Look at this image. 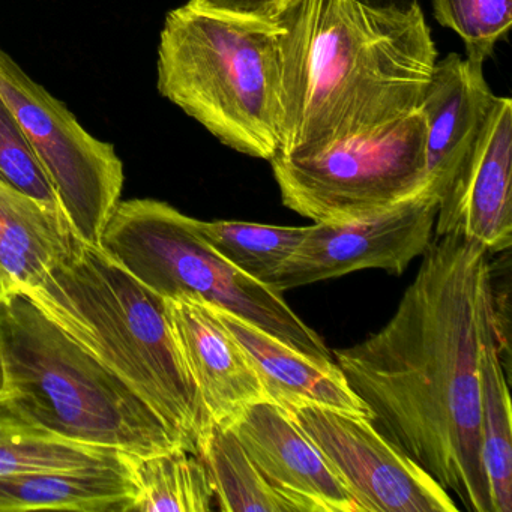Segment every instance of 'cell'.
Listing matches in <instances>:
<instances>
[{
  "instance_id": "cell-23",
  "label": "cell",
  "mask_w": 512,
  "mask_h": 512,
  "mask_svg": "<svg viewBox=\"0 0 512 512\" xmlns=\"http://www.w3.org/2000/svg\"><path fill=\"white\" fill-rule=\"evenodd\" d=\"M434 17L463 40L467 58L484 62L508 34L512 0H433Z\"/></svg>"
},
{
  "instance_id": "cell-1",
  "label": "cell",
  "mask_w": 512,
  "mask_h": 512,
  "mask_svg": "<svg viewBox=\"0 0 512 512\" xmlns=\"http://www.w3.org/2000/svg\"><path fill=\"white\" fill-rule=\"evenodd\" d=\"M488 254L460 233L433 236L388 323L332 352L374 427L469 512H493L479 433Z\"/></svg>"
},
{
  "instance_id": "cell-22",
  "label": "cell",
  "mask_w": 512,
  "mask_h": 512,
  "mask_svg": "<svg viewBox=\"0 0 512 512\" xmlns=\"http://www.w3.org/2000/svg\"><path fill=\"white\" fill-rule=\"evenodd\" d=\"M194 227L230 265L265 284L295 253L308 226L286 227L244 221H200Z\"/></svg>"
},
{
  "instance_id": "cell-12",
  "label": "cell",
  "mask_w": 512,
  "mask_h": 512,
  "mask_svg": "<svg viewBox=\"0 0 512 512\" xmlns=\"http://www.w3.org/2000/svg\"><path fill=\"white\" fill-rule=\"evenodd\" d=\"M229 428L293 512H361L319 449L277 404H253Z\"/></svg>"
},
{
  "instance_id": "cell-18",
  "label": "cell",
  "mask_w": 512,
  "mask_h": 512,
  "mask_svg": "<svg viewBox=\"0 0 512 512\" xmlns=\"http://www.w3.org/2000/svg\"><path fill=\"white\" fill-rule=\"evenodd\" d=\"M496 304H488L479 340L481 457L493 512L512 511V412L502 364Z\"/></svg>"
},
{
  "instance_id": "cell-24",
  "label": "cell",
  "mask_w": 512,
  "mask_h": 512,
  "mask_svg": "<svg viewBox=\"0 0 512 512\" xmlns=\"http://www.w3.org/2000/svg\"><path fill=\"white\" fill-rule=\"evenodd\" d=\"M0 178L52 211L62 212L55 190L28 137L0 97ZM67 220V218H65Z\"/></svg>"
},
{
  "instance_id": "cell-9",
  "label": "cell",
  "mask_w": 512,
  "mask_h": 512,
  "mask_svg": "<svg viewBox=\"0 0 512 512\" xmlns=\"http://www.w3.org/2000/svg\"><path fill=\"white\" fill-rule=\"evenodd\" d=\"M292 418L319 449L361 512H458L448 491L370 418L305 406Z\"/></svg>"
},
{
  "instance_id": "cell-10",
  "label": "cell",
  "mask_w": 512,
  "mask_h": 512,
  "mask_svg": "<svg viewBox=\"0 0 512 512\" xmlns=\"http://www.w3.org/2000/svg\"><path fill=\"white\" fill-rule=\"evenodd\" d=\"M437 209L439 200L419 196L358 220L314 223L266 286L283 293L364 269L401 275L427 251Z\"/></svg>"
},
{
  "instance_id": "cell-14",
  "label": "cell",
  "mask_w": 512,
  "mask_h": 512,
  "mask_svg": "<svg viewBox=\"0 0 512 512\" xmlns=\"http://www.w3.org/2000/svg\"><path fill=\"white\" fill-rule=\"evenodd\" d=\"M482 65L451 53L434 65L422 97L427 194L434 199H442L496 98L485 82Z\"/></svg>"
},
{
  "instance_id": "cell-27",
  "label": "cell",
  "mask_w": 512,
  "mask_h": 512,
  "mask_svg": "<svg viewBox=\"0 0 512 512\" xmlns=\"http://www.w3.org/2000/svg\"><path fill=\"white\" fill-rule=\"evenodd\" d=\"M4 386H5L4 364H2V358H0V392L4 391Z\"/></svg>"
},
{
  "instance_id": "cell-11",
  "label": "cell",
  "mask_w": 512,
  "mask_h": 512,
  "mask_svg": "<svg viewBox=\"0 0 512 512\" xmlns=\"http://www.w3.org/2000/svg\"><path fill=\"white\" fill-rule=\"evenodd\" d=\"M512 103L494 98L439 200L434 236L460 233L488 253L512 245Z\"/></svg>"
},
{
  "instance_id": "cell-19",
  "label": "cell",
  "mask_w": 512,
  "mask_h": 512,
  "mask_svg": "<svg viewBox=\"0 0 512 512\" xmlns=\"http://www.w3.org/2000/svg\"><path fill=\"white\" fill-rule=\"evenodd\" d=\"M133 458L136 499L131 512H209L214 488L199 455L178 446Z\"/></svg>"
},
{
  "instance_id": "cell-3",
  "label": "cell",
  "mask_w": 512,
  "mask_h": 512,
  "mask_svg": "<svg viewBox=\"0 0 512 512\" xmlns=\"http://www.w3.org/2000/svg\"><path fill=\"white\" fill-rule=\"evenodd\" d=\"M23 295L124 380L184 448L197 454L212 421L182 361L160 295L100 245L76 235L68 253Z\"/></svg>"
},
{
  "instance_id": "cell-20",
  "label": "cell",
  "mask_w": 512,
  "mask_h": 512,
  "mask_svg": "<svg viewBox=\"0 0 512 512\" xmlns=\"http://www.w3.org/2000/svg\"><path fill=\"white\" fill-rule=\"evenodd\" d=\"M214 497L226 512H293L271 487L229 427L211 424L197 446Z\"/></svg>"
},
{
  "instance_id": "cell-2",
  "label": "cell",
  "mask_w": 512,
  "mask_h": 512,
  "mask_svg": "<svg viewBox=\"0 0 512 512\" xmlns=\"http://www.w3.org/2000/svg\"><path fill=\"white\" fill-rule=\"evenodd\" d=\"M269 22L280 67L275 157H313L421 106L437 62L421 7L397 13L358 0H289Z\"/></svg>"
},
{
  "instance_id": "cell-13",
  "label": "cell",
  "mask_w": 512,
  "mask_h": 512,
  "mask_svg": "<svg viewBox=\"0 0 512 512\" xmlns=\"http://www.w3.org/2000/svg\"><path fill=\"white\" fill-rule=\"evenodd\" d=\"M170 329L212 424L230 427L266 400L250 359L206 302L163 298Z\"/></svg>"
},
{
  "instance_id": "cell-17",
  "label": "cell",
  "mask_w": 512,
  "mask_h": 512,
  "mask_svg": "<svg viewBox=\"0 0 512 512\" xmlns=\"http://www.w3.org/2000/svg\"><path fill=\"white\" fill-rule=\"evenodd\" d=\"M73 238L64 215L0 178V301L37 286Z\"/></svg>"
},
{
  "instance_id": "cell-26",
  "label": "cell",
  "mask_w": 512,
  "mask_h": 512,
  "mask_svg": "<svg viewBox=\"0 0 512 512\" xmlns=\"http://www.w3.org/2000/svg\"><path fill=\"white\" fill-rule=\"evenodd\" d=\"M358 2L374 10L397 11V13H409L419 7L418 0H358Z\"/></svg>"
},
{
  "instance_id": "cell-5",
  "label": "cell",
  "mask_w": 512,
  "mask_h": 512,
  "mask_svg": "<svg viewBox=\"0 0 512 512\" xmlns=\"http://www.w3.org/2000/svg\"><path fill=\"white\" fill-rule=\"evenodd\" d=\"M158 91L224 146L271 161L280 151L277 28L187 4L167 14Z\"/></svg>"
},
{
  "instance_id": "cell-6",
  "label": "cell",
  "mask_w": 512,
  "mask_h": 512,
  "mask_svg": "<svg viewBox=\"0 0 512 512\" xmlns=\"http://www.w3.org/2000/svg\"><path fill=\"white\" fill-rule=\"evenodd\" d=\"M100 247L161 298H188L229 311L289 346L329 361L323 338L292 310L283 293L230 265L169 203H119Z\"/></svg>"
},
{
  "instance_id": "cell-25",
  "label": "cell",
  "mask_w": 512,
  "mask_h": 512,
  "mask_svg": "<svg viewBox=\"0 0 512 512\" xmlns=\"http://www.w3.org/2000/svg\"><path fill=\"white\" fill-rule=\"evenodd\" d=\"M287 2L289 0H190L188 4L202 10L269 22Z\"/></svg>"
},
{
  "instance_id": "cell-21",
  "label": "cell",
  "mask_w": 512,
  "mask_h": 512,
  "mask_svg": "<svg viewBox=\"0 0 512 512\" xmlns=\"http://www.w3.org/2000/svg\"><path fill=\"white\" fill-rule=\"evenodd\" d=\"M122 454L70 442L32 424L0 392V475L82 469L116 460Z\"/></svg>"
},
{
  "instance_id": "cell-4",
  "label": "cell",
  "mask_w": 512,
  "mask_h": 512,
  "mask_svg": "<svg viewBox=\"0 0 512 512\" xmlns=\"http://www.w3.org/2000/svg\"><path fill=\"white\" fill-rule=\"evenodd\" d=\"M2 394L62 439L136 457L182 446L148 403L28 296L0 301Z\"/></svg>"
},
{
  "instance_id": "cell-16",
  "label": "cell",
  "mask_w": 512,
  "mask_h": 512,
  "mask_svg": "<svg viewBox=\"0 0 512 512\" xmlns=\"http://www.w3.org/2000/svg\"><path fill=\"white\" fill-rule=\"evenodd\" d=\"M137 487L133 458L73 470L0 475V512H131Z\"/></svg>"
},
{
  "instance_id": "cell-7",
  "label": "cell",
  "mask_w": 512,
  "mask_h": 512,
  "mask_svg": "<svg viewBox=\"0 0 512 512\" xmlns=\"http://www.w3.org/2000/svg\"><path fill=\"white\" fill-rule=\"evenodd\" d=\"M425 133L418 109L313 157L272 158L283 205L313 223H346L428 196Z\"/></svg>"
},
{
  "instance_id": "cell-15",
  "label": "cell",
  "mask_w": 512,
  "mask_h": 512,
  "mask_svg": "<svg viewBox=\"0 0 512 512\" xmlns=\"http://www.w3.org/2000/svg\"><path fill=\"white\" fill-rule=\"evenodd\" d=\"M214 308L227 331L250 359L266 400L287 413L299 407L319 406L371 419L367 404L350 388L334 359L313 358L253 323Z\"/></svg>"
},
{
  "instance_id": "cell-8",
  "label": "cell",
  "mask_w": 512,
  "mask_h": 512,
  "mask_svg": "<svg viewBox=\"0 0 512 512\" xmlns=\"http://www.w3.org/2000/svg\"><path fill=\"white\" fill-rule=\"evenodd\" d=\"M0 97L28 137L76 238L100 245L124 190V164L115 148L89 134L4 50Z\"/></svg>"
}]
</instances>
